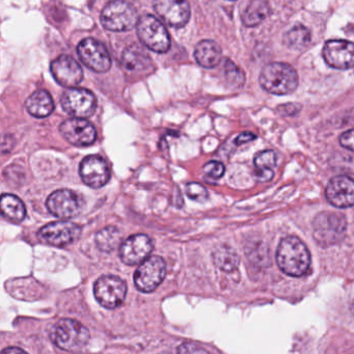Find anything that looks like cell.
Returning <instances> with one entry per match:
<instances>
[{"mask_svg": "<svg viewBox=\"0 0 354 354\" xmlns=\"http://www.w3.org/2000/svg\"><path fill=\"white\" fill-rule=\"evenodd\" d=\"M326 198L337 208L354 206V180L347 176H337L329 181Z\"/></svg>", "mask_w": 354, "mask_h": 354, "instance_id": "cell-19", "label": "cell"}, {"mask_svg": "<svg viewBox=\"0 0 354 354\" xmlns=\"http://www.w3.org/2000/svg\"><path fill=\"white\" fill-rule=\"evenodd\" d=\"M80 174L82 181L92 188L103 187L111 178L109 165L98 155L86 157L80 165Z\"/></svg>", "mask_w": 354, "mask_h": 354, "instance_id": "cell-18", "label": "cell"}, {"mask_svg": "<svg viewBox=\"0 0 354 354\" xmlns=\"http://www.w3.org/2000/svg\"><path fill=\"white\" fill-rule=\"evenodd\" d=\"M212 258L215 265L225 272H232L239 266V256L233 248L227 245L215 248Z\"/></svg>", "mask_w": 354, "mask_h": 354, "instance_id": "cell-25", "label": "cell"}, {"mask_svg": "<svg viewBox=\"0 0 354 354\" xmlns=\"http://www.w3.org/2000/svg\"><path fill=\"white\" fill-rule=\"evenodd\" d=\"M221 48L214 41L204 40L198 43L194 50L196 63L207 69L216 67L221 61Z\"/></svg>", "mask_w": 354, "mask_h": 354, "instance_id": "cell-20", "label": "cell"}, {"mask_svg": "<svg viewBox=\"0 0 354 354\" xmlns=\"http://www.w3.org/2000/svg\"><path fill=\"white\" fill-rule=\"evenodd\" d=\"M254 163L257 171H272L277 165V155L273 151H263L254 157Z\"/></svg>", "mask_w": 354, "mask_h": 354, "instance_id": "cell-29", "label": "cell"}, {"mask_svg": "<svg viewBox=\"0 0 354 354\" xmlns=\"http://www.w3.org/2000/svg\"><path fill=\"white\" fill-rule=\"evenodd\" d=\"M323 59L333 69L347 70L354 67V43L345 40H330L325 43Z\"/></svg>", "mask_w": 354, "mask_h": 354, "instance_id": "cell-15", "label": "cell"}, {"mask_svg": "<svg viewBox=\"0 0 354 354\" xmlns=\"http://www.w3.org/2000/svg\"><path fill=\"white\" fill-rule=\"evenodd\" d=\"M26 107L32 117L42 119V118L48 117L53 113V109H55V102H53V97L47 91H37L28 97L26 102Z\"/></svg>", "mask_w": 354, "mask_h": 354, "instance_id": "cell-22", "label": "cell"}, {"mask_svg": "<svg viewBox=\"0 0 354 354\" xmlns=\"http://www.w3.org/2000/svg\"><path fill=\"white\" fill-rule=\"evenodd\" d=\"M82 227L71 221H55L44 225L39 231V238L55 248L70 245L80 238Z\"/></svg>", "mask_w": 354, "mask_h": 354, "instance_id": "cell-9", "label": "cell"}, {"mask_svg": "<svg viewBox=\"0 0 354 354\" xmlns=\"http://www.w3.org/2000/svg\"><path fill=\"white\" fill-rule=\"evenodd\" d=\"M330 165L335 169H341L342 171L354 174V156L339 154V156H335V159L330 161Z\"/></svg>", "mask_w": 354, "mask_h": 354, "instance_id": "cell-31", "label": "cell"}, {"mask_svg": "<svg viewBox=\"0 0 354 354\" xmlns=\"http://www.w3.org/2000/svg\"><path fill=\"white\" fill-rule=\"evenodd\" d=\"M122 63L129 71L142 72L150 68L152 59L142 47L138 45H130L124 50Z\"/></svg>", "mask_w": 354, "mask_h": 354, "instance_id": "cell-21", "label": "cell"}, {"mask_svg": "<svg viewBox=\"0 0 354 354\" xmlns=\"http://www.w3.org/2000/svg\"><path fill=\"white\" fill-rule=\"evenodd\" d=\"M49 335L57 347L66 351H77L82 349L90 341L88 329L73 319H62L57 321L51 327Z\"/></svg>", "mask_w": 354, "mask_h": 354, "instance_id": "cell-3", "label": "cell"}, {"mask_svg": "<svg viewBox=\"0 0 354 354\" xmlns=\"http://www.w3.org/2000/svg\"><path fill=\"white\" fill-rule=\"evenodd\" d=\"M3 353H24V350L21 349V348H7V349L3 350Z\"/></svg>", "mask_w": 354, "mask_h": 354, "instance_id": "cell-37", "label": "cell"}, {"mask_svg": "<svg viewBox=\"0 0 354 354\" xmlns=\"http://www.w3.org/2000/svg\"><path fill=\"white\" fill-rule=\"evenodd\" d=\"M277 262L286 274L300 277L310 269V252L299 238L289 236L283 238L277 248Z\"/></svg>", "mask_w": 354, "mask_h": 354, "instance_id": "cell-1", "label": "cell"}, {"mask_svg": "<svg viewBox=\"0 0 354 354\" xmlns=\"http://www.w3.org/2000/svg\"><path fill=\"white\" fill-rule=\"evenodd\" d=\"M1 213L8 221L19 223L26 218V209L24 202L13 194H3L1 198Z\"/></svg>", "mask_w": 354, "mask_h": 354, "instance_id": "cell-24", "label": "cell"}, {"mask_svg": "<svg viewBox=\"0 0 354 354\" xmlns=\"http://www.w3.org/2000/svg\"><path fill=\"white\" fill-rule=\"evenodd\" d=\"M153 241L144 234L131 236L122 243L120 258L127 265H136L144 262L153 252Z\"/></svg>", "mask_w": 354, "mask_h": 354, "instance_id": "cell-16", "label": "cell"}, {"mask_svg": "<svg viewBox=\"0 0 354 354\" xmlns=\"http://www.w3.org/2000/svg\"><path fill=\"white\" fill-rule=\"evenodd\" d=\"M186 194L194 202L204 203L208 198V192L198 183H189L186 186Z\"/></svg>", "mask_w": 354, "mask_h": 354, "instance_id": "cell-30", "label": "cell"}, {"mask_svg": "<svg viewBox=\"0 0 354 354\" xmlns=\"http://www.w3.org/2000/svg\"><path fill=\"white\" fill-rule=\"evenodd\" d=\"M62 106L72 117L84 119L95 113L96 97L86 88H70L62 96Z\"/></svg>", "mask_w": 354, "mask_h": 354, "instance_id": "cell-10", "label": "cell"}, {"mask_svg": "<svg viewBox=\"0 0 354 354\" xmlns=\"http://www.w3.org/2000/svg\"><path fill=\"white\" fill-rule=\"evenodd\" d=\"M46 206L53 216L69 219L80 214L82 209V201L72 190L59 189L49 196Z\"/></svg>", "mask_w": 354, "mask_h": 354, "instance_id": "cell-12", "label": "cell"}, {"mask_svg": "<svg viewBox=\"0 0 354 354\" xmlns=\"http://www.w3.org/2000/svg\"><path fill=\"white\" fill-rule=\"evenodd\" d=\"M167 275V264L161 257H149L134 273L136 288L144 293L156 290Z\"/></svg>", "mask_w": 354, "mask_h": 354, "instance_id": "cell-8", "label": "cell"}, {"mask_svg": "<svg viewBox=\"0 0 354 354\" xmlns=\"http://www.w3.org/2000/svg\"><path fill=\"white\" fill-rule=\"evenodd\" d=\"M225 165L218 161H210L204 167L205 176L213 180L221 179L225 174Z\"/></svg>", "mask_w": 354, "mask_h": 354, "instance_id": "cell-32", "label": "cell"}, {"mask_svg": "<svg viewBox=\"0 0 354 354\" xmlns=\"http://www.w3.org/2000/svg\"><path fill=\"white\" fill-rule=\"evenodd\" d=\"M127 287L125 281L115 275H103L94 285V294L97 301L104 308L113 310L123 304Z\"/></svg>", "mask_w": 354, "mask_h": 354, "instance_id": "cell-7", "label": "cell"}, {"mask_svg": "<svg viewBox=\"0 0 354 354\" xmlns=\"http://www.w3.org/2000/svg\"><path fill=\"white\" fill-rule=\"evenodd\" d=\"M59 131L67 142L76 147L91 146L97 138L94 126L84 118L66 120L59 126Z\"/></svg>", "mask_w": 354, "mask_h": 354, "instance_id": "cell-13", "label": "cell"}, {"mask_svg": "<svg viewBox=\"0 0 354 354\" xmlns=\"http://www.w3.org/2000/svg\"><path fill=\"white\" fill-rule=\"evenodd\" d=\"M270 13V6L267 0H250L242 13V24L248 28H254L264 21Z\"/></svg>", "mask_w": 354, "mask_h": 354, "instance_id": "cell-23", "label": "cell"}, {"mask_svg": "<svg viewBox=\"0 0 354 354\" xmlns=\"http://www.w3.org/2000/svg\"><path fill=\"white\" fill-rule=\"evenodd\" d=\"M77 53L82 63L93 71L103 73L111 69V55L106 47L99 41L92 38L84 39L78 45Z\"/></svg>", "mask_w": 354, "mask_h": 354, "instance_id": "cell-11", "label": "cell"}, {"mask_svg": "<svg viewBox=\"0 0 354 354\" xmlns=\"http://www.w3.org/2000/svg\"><path fill=\"white\" fill-rule=\"evenodd\" d=\"M101 24L111 32H127L138 26V15L131 3L113 0L103 9Z\"/></svg>", "mask_w": 354, "mask_h": 354, "instance_id": "cell-5", "label": "cell"}, {"mask_svg": "<svg viewBox=\"0 0 354 354\" xmlns=\"http://www.w3.org/2000/svg\"><path fill=\"white\" fill-rule=\"evenodd\" d=\"M312 36L310 30L302 26H296L283 36V43L288 48L293 50H304L310 45Z\"/></svg>", "mask_w": 354, "mask_h": 354, "instance_id": "cell-26", "label": "cell"}, {"mask_svg": "<svg viewBox=\"0 0 354 354\" xmlns=\"http://www.w3.org/2000/svg\"><path fill=\"white\" fill-rule=\"evenodd\" d=\"M339 144L347 150L354 152V129L344 132L339 138Z\"/></svg>", "mask_w": 354, "mask_h": 354, "instance_id": "cell-33", "label": "cell"}, {"mask_svg": "<svg viewBox=\"0 0 354 354\" xmlns=\"http://www.w3.org/2000/svg\"><path fill=\"white\" fill-rule=\"evenodd\" d=\"M122 240V234L117 227H107L98 232L96 236V244L99 250L104 252H111L119 245Z\"/></svg>", "mask_w": 354, "mask_h": 354, "instance_id": "cell-27", "label": "cell"}, {"mask_svg": "<svg viewBox=\"0 0 354 354\" xmlns=\"http://www.w3.org/2000/svg\"><path fill=\"white\" fill-rule=\"evenodd\" d=\"M140 42L154 53H165L171 47V38L162 24L152 15H145L136 26Z\"/></svg>", "mask_w": 354, "mask_h": 354, "instance_id": "cell-6", "label": "cell"}, {"mask_svg": "<svg viewBox=\"0 0 354 354\" xmlns=\"http://www.w3.org/2000/svg\"><path fill=\"white\" fill-rule=\"evenodd\" d=\"M50 70L55 80L65 88H75L84 80L82 67L70 55L57 57L51 63Z\"/></svg>", "mask_w": 354, "mask_h": 354, "instance_id": "cell-17", "label": "cell"}, {"mask_svg": "<svg viewBox=\"0 0 354 354\" xmlns=\"http://www.w3.org/2000/svg\"><path fill=\"white\" fill-rule=\"evenodd\" d=\"M277 111L283 115H295L300 111V106L298 104L281 105L277 109Z\"/></svg>", "mask_w": 354, "mask_h": 354, "instance_id": "cell-35", "label": "cell"}, {"mask_svg": "<svg viewBox=\"0 0 354 354\" xmlns=\"http://www.w3.org/2000/svg\"><path fill=\"white\" fill-rule=\"evenodd\" d=\"M346 229L345 217L339 213L322 212L313 221L315 240L324 248L339 243L345 236Z\"/></svg>", "mask_w": 354, "mask_h": 354, "instance_id": "cell-4", "label": "cell"}, {"mask_svg": "<svg viewBox=\"0 0 354 354\" xmlns=\"http://www.w3.org/2000/svg\"><path fill=\"white\" fill-rule=\"evenodd\" d=\"M178 351L181 352V353H200V352L206 353V352H208L204 348L198 347V345L194 343L182 344Z\"/></svg>", "mask_w": 354, "mask_h": 354, "instance_id": "cell-34", "label": "cell"}, {"mask_svg": "<svg viewBox=\"0 0 354 354\" xmlns=\"http://www.w3.org/2000/svg\"><path fill=\"white\" fill-rule=\"evenodd\" d=\"M260 84L271 94H291L298 86L297 72L289 64H269L261 72Z\"/></svg>", "mask_w": 354, "mask_h": 354, "instance_id": "cell-2", "label": "cell"}, {"mask_svg": "<svg viewBox=\"0 0 354 354\" xmlns=\"http://www.w3.org/2000/svg\"><path fill=\"white\" fill-rule=\"evenodd\" d=\"M223 76H225L227 86L233 88H239L243 86L244 82H245V75L240 68H238L229 59L223 61Z\"/></svg>", "mask_w": 354, "mask_h": 354, "instance_id": "cell-28", "label": "cell"}, {"mask_svg": "<svg viewBox=\"0 0 354 354\" xmlns=\"http://www.w3.org/2000/svg\"><path fill=\"white\" fill-rule=\"evenodd\" d=\"M157 15L169 26L183 28L190 18V7L187 0H153Z\"/></svg>", "mask_w": 354, "mask_h": 354, "instance_id": "cell-14", "label": "cell"}, {"mask_svg": "<svg viewBox=\"0 0 354 354\" xmlns=\"http://www.w3.org/2000/svg\"><path fill=\"white\" fill-rule=\"evenodd\" d=\"M256 138L257 136H254V133H250V132H244V133H241L240 136H237V138H236L235 140V144L239 146V145L252 142V140H256Z\"/></svg>", "mask_w": 354, "mask_h": 354, "instance_id": "cell-36", "label": "cell"}]
</instances>
